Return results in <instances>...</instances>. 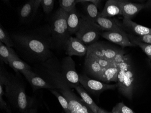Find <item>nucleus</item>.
Instances as JSON below:
<instances>
[{"label": "nucleus", "mask_w": 151, "mask_h": 113, "mask_svg": "<svg viewBox=\"0 0 151 113\" xmlns=\"http://www.w3.org/2000/svg\"><path fill=\"white\" fill-rule=\"evenodd\" d=\"M61 72L66 83L70 88H75L81 85L79 74L76 69V64L71 57L67 56L61 63Z\"/></svg>", "instance_id": "obj_7"}, {"label": "nucleus", "mask_w": 151, "mask_h": 113, "mask_svg": "<svg viewBox=\"0 0 151 113\" xmlns=\"http://www.w3.org/2000/svg\"><path fill=\"white\" fill-rule=\"evenodd\" d=\"M50 91L56 97L60 103L61 107H62L65 113H70L69 112V104L66 98L56 90H50Z\"/></svg>", "instance_id": "obj_24"}, {"label": "nucleus", "mask_w": 151, "mask_h": 113, "mask_svg": "<svg viewBox=\"0 0 151 113\" xmlns=\"http://www.w3.org/2000/svg\"><path fill=\"white\" fill-rule=\"evenodd\" d=\"M101 36L123 48L135 46L130 41L129 35L124 29L116 31L102 32L101 34Z\"/></svg>", "instance_id": "obj_12"}, {"label": "nucleus", "mask_w": 151, "mask_h": 113, "mask_svg": "<svg viewBox=\"0 0 151 113\" xmlns=\"http://www.w3.org/2000/svg\"><path fill=\"white\" fill-rule=\"evenodd\" d=\"M56 90L62 94L68 101L70 113H94L82 99L74 92L72 88L63 87Z\"/></svg>", "instance_id": "obj_6"}, {"label": "nucleus", "mask_w": 151, "mask_h": 113, "mask_svg": "<svg viewBox=\"0 0 151 113\" xmlns=\"http://www.w3.org/2000/svg\"><path fill=\"white\" fill-rule=\"evenodd\" d=\"M129 35V38L130 40L135 45H138L140 47V48L142 49L145 54L148 56L149 59L151 61V45L150 44H145V43H142L132 38L130 35Z\"/></svg>", "instance_id": "obj_27"}, {"label": "nucleus", "mask_w": 151, "mask_h": 113, "mask_svg": "<svg viewBox=\"0 0 151 113\" xmlns=\"http://www.w3.org/2000/svg\"><path fill=\"white\" fill-rule=\"evenodd\" d=\"M95 22L101 27L103 32L116 31L123 29L122 27L118 25L114 20L108 18L102 17L99 16L96 19Z\"/></svg>", "instance_id": "obj_19"}, {"label": "nucleus", "mask_w": 151, "mask_h": 113, "mask_svg": "<svg viewBox=\"0 0 151 113\" xmlns=\"http://www.w3.org/2000/svg\"><path fill=\"white\" fill-rule=\"evenodd\" d=\"M130 36L135 40L142 43L151 45V34L146 35L142 36H134L133 35H130Z\"/></svg>", "instance_id": "obj_30"}, {"label": "nucleus", "mask_w": 151, "mask_h": 113, "mask_svg": "<svg viewBox=\"0 0 151 113\" xmlns=\"http://www.w3.org/2000/svg\"><path fill=\"white\" fill-rule=\"evenodd\" d=\"M8 65L17 73H20L23 71L32 70L31 66L20 59L19 57L10 58L8 62Z\"/></svg>", "instance_id": "obj_22"}, {"label": "nucleus", "mask_w": 151, "mask_h": 113, "mask_svg": "<svg viewBox=\"0 0 151 113\" xmlns=\"http://www.w3.org/2000/svg\"><path fill=\"white\" fill-rule=\"evenodd\" d=\"M119 73L117 85L119 91L123 96L131 100L134 88L135 74L129 56H123L118 63Z\"/></svg>", "instance_id": "obj_4"}, {"label": "nucleus", "mask_w": 151, "mask_h": 113, "mask_svg": "<svg viewBox=\"0 0 151 113\" xmlns=\"http://www.w3.org/2000/svg\"><path fill=\"white\" fill-rule=\"evenodd\" d=\"M60 8L67 13L70 12L76 9L78 0H59Z\"/></svg>", "instance_id": "obj_26"}, {"label": "nucleus", "mask_w": 151, "mask_h": 113, "mask_svg": "<svg viewBox=\"0 0 151 113\" xmlns=\"http://www.w3.org/2000/svg\"><path fill=\"white\" fill-rule=\"evenodd\" d=\"M123 29L130 32L134 36H142L151 34V29L136 23L131 19H123Z\"/></svg>", "instance_id": "obj_16"}, {"label": "nucleus", "mask_w": 151, "mask_h": 113, "mask_svg": "<svg viewBox=\"0 0 151 113\" xmlns=\"http://www.w3.org/2000/svg\"><path fill=\"white\" fill-rule=\"evenodd\" d=\"M145 5V8L150 9L151 10V1H148Z\"/></svg>", "instance_id": "obj_36"}, {"label": "nucleus", "mask_w": 151, "mask_h": 113, "mask_svg": "<svg viewBox=\"0 0 151 113\" xmlns=\"http://www.w3.org/2000/svg\"><path fill=\"white\" fill-rule=\"evenodd\" d=\"M103 32L101 28L86 16H81L78 30L75 33L78 39L87 46L97 42Z\"/></svg>", "instance_id": "obj_5"}, {"label": "nucleus", "mask_w": 151, "mask_h": 113, "mask_svg": "<svg viewBox=\"0 0 151 113\" xmlns=\"http://www.w3.org/2000/svg\"><path fill=\"white\" fill-rule=\"evenodd\" d=\"M87 53L93 54L97 57L104 58L112 62L117 55L125 53L121 49L114 48L101 42H96L95 44L88 46Z\"/></svg>", "instance_id": "obj_8"}, {"label": "nucleus", "mask_w": 151, "mask_h": 113, "mask_svg": "<svg viewBox=\"0 0 151 113\" xmlns=\"http://www.w3.org/2000/svg\"><path fill=\"white\" fill-rule=\"evenodd\" d=\"M13 75L10 74L6 71L4 66L1 65L0 68V84L6 86L11 81Z\"/></svg>", "instance_id": "obj_28"}, {"label": "nucleus", "mask_w": 151, "mask_h": 113, "mask_svg": "<svg viewBox=\"0 0 151 113\" xmlns=\"http://www.w3.org/2000/svg\"><path fill=\"white\" fill-rule=\"evenodd\" d=\"M79 81L81 85L85 90L95 95L101 94L106 90H114L118 87L117 84H106L102 81L91 78L86 74H79Z\"/></svg>", "instance_id": "obj_9"}, {"label": "nucleus", "mask_w": 151, "mask_h": 113, "mask_svg": "<svg viewBox=\"0 0 151 113\" xmlns=\"http://www.w3.org/2000/svg\"><path fill=\"white\" fill-rule=\"evenodd\" d=\"M115 107L118 109L119 113H135L132 109L128 107L123 102L118 103Z\"/></svg>", "instance_id": "obj_31"}, {"label": "nucleus", "mask_w": 151, "mask_h": 113, "mask_svg": "<svg viewBox=\"0 0 151 113\" xmlns=\"http://www.w3.org/2000/svg\"><path fill=\"white\" fill-rule=\"evenodd\" d=\"M88 46L84 44L77 37H70L65 48L66 54L68 56L82 57L87 54Z\"/></svg>", "instance_id": "obj_14"}, {"label": "nucleus", "mask_w": 151, "mask_h": 113, "mask_svg": "<svg viewBox=\"0 0 151 113\" xmlns=\"http://www.w3.org/2000/svg\"><path fill=\"white\" fill-rule=\"evenodd\" d=\"M118 112H119V110H118Z\"/></svg>", "instance_id": "obj_38"}, {"label": "nucleus", "mask_w": 151, "mask_h": 113, "mask_svg": "<svg viewBox=\"0 0 151 113\" xmlns=\"http://www.w3.org/2000/svg\"><path fill=\"white\" fill-rule=\"evenodd\" d=\"M118 2L124 19H131L142 9L145 8V4L132 3L122 0H118Z\"/></svg>", "instance_id": "obj_15"}, {"label": "nucleus", "mask_w": 151, "mask_h": 113, "mask_svg": "<svg viewBox=\"0 0 151 113\" xmlns=\"http://www.w3.org/2000/svg\"><path fill=\"white\" fill-rule=\"evenodd\" d=\"M0 42L9 47H14V43L12 39L11 35L8 34L1 25L0 28Z\"/></svg>", "instance_id": "obj_25"}, {"label": "nucleus", "mask_w": 151, "mask_h": 113, "mask_svg": "<svg viewBox=\"0 0 151 113\" xmlns=\"http://www.w3.org/2000/svg\"><path fill=\"white\" fill-rule=\"evenodd\" d=\"M55 1L54 0H41L40 6L43 8V11L46 14L50 13L54 6Z\"/></svg>", "instance_id": "obj_29"}, {"label": "nucleus", "mask_w": 151, "mask_h": 113, "mask_svg": "<svg viewBox=\"0 0 151 113\" xmlns=\"http://www.w3.org/2000/svg\"><path fill=\"white\" fill-rule=\"evenodd\" d=\"M67 13L59 8L52 17L49 26L54 49H65L71 37L67 23Z\"/></svg>", "instance_id": "obj_3"}, {"label": "nucleus", "mask_w": 151, "mask_h": 113, "mask_svg": "<svg viewBox=\"0 0 151 113\" xmlns=\"http://www.w3.org/2000/svg\"><path fill=\"white\" fill-rule=\"evenodd\" d=\"M62 113H64V112H62Z\"/></svg>", "instance_id": "obj_39"}, {"label": "nucleus", "mask_w": 151, "mask_h": 113, "mask_svg": "<svg viewBox=\"0 0 151 113\" xmlns=\"http://www.w3.org/2000/svg\"><path fill=\"white\" fill-rule=\"evenodd\" d=\"M17 76L13 75L9 84L5 86V96L14 107L21 113H25L33 107L34 100L27 96L24 85Z\"/></svg>", "instance_id": "obj_2"}, {"label": "nucleus", "mask_w": 151, "mask_h": 113, "mask_svg": "<svg viewBox=\"0 0 151 113\" xmlns=\"http://www.w3.org/2000/svg\"><path fill=\"white\" fill-rule=\"evenodd\" d=\"M3 95H0V108L7 113H11V109L3 97Z\"/></svg>", "instance_id": "obj_32"}, {"label": "nucleus", "mask_w": 151, "mask_h": 113, "mask_svg": "<svg viewBox=\"0 0 151 113\" xmlns=\"http://www.w3.org/2000/svg\"><path fill=\"white\" fill-rule=\"evenodd\" d=\"M125 54V53H123L116 56L110 66L102 69L97 79L103 82L114 81L117 83L119 73L118 63Z\"/></svg>", "instance_id": "obj_10"}, {"label": "nucleus", "mask_w": 151, "mask_h": 113, "mask_svg": "<svg viewBox=\"0 0 151 113\" xmlns=\"http://www.w3.org/2000/svg\"><path fill=\"white\" fill-rule=\"evenodd\" d=\"M74 89H75L76 91L78 92V93L82 100L92 110L94 113H97V111L99 107L95 103L93 99L91 98V96L88 94L83 86L81 85H80L76 86Z\"/></svg>", "instance_id": "obj_21"}, {"label": "nucleus", "mask_w": 151, "mask_h": 113, "mask_svg": "<svg viewBox=\"0 0 151 113\" xmlns=\"http://www.w3.org/2000/svg\"><path fill=\"white\" fill-rule=\"evenodd\" d=\"M17 52L26 61L41 63L53 57L49 26L11 34Z\"/></svg>", "instance_id": "obj_1"}, {"label": "nucleus", "mask_w": 151, "mask_h": 113, "mask_svg": "<svg viewBox=\"0 0 151 113\" xmlns=\"http://www.w3.org/2000/svg\"><path fill=\"white\" fill-rule=\"evenodd\" d=\"M19 57L16 51L12 47H9L0 42V59L1 61L8 64L10 58Z\"/></svg>", "instance_id": "obj_23"}, {"label": "nucleus", "mask_w": 151, "mask_h": 113, "mask_svg": "<svg viewBox=\"0 0 151 113\" xmlns=\"http://www.w3.org/2000/svg\"><path fill=\"white\" fill-rule=\"evenodd\" d=\"M122 15L118 0H108L105 4L104 9L100 13V17L109 18L117 15Z\"/></svg>", "instance_id": "obj_17"}, {"label": "nucleus", "mask_w": 151, "mask_h": 113, "mask_svg": "<svg viewBox=\"0 0 151 113\" xmlns=\"http://www.w3.org/2000/svg\"><path fill=\"white\" fill-rule=\"evenodd\" d=\"M20 73L30 84L34 91L41 89L54 90L53 86L45 80L43 77L32 70L23 71Z\"/></svg>", "instance_id": "obj_13"}, {"label": "nucleus", "mask_w": 151, "mask_h": 113, "mask_svg": "<svg viewBox=\"0 0 151 113\" xmlns=\"http://www.w3.org/2000/svg\"><path fill=\"white\" fill-rule=\"evenodd\" d=\"M25 113H38V110L37 108L33 107L29 109L28 111H26Z\"/></svg>", "instance_id": "obj_33"}, {"label": "nucleus", "mask_w": 151, "mask_h": 113, "mask_svg": "<svg viewBox=\"0 0 151 113\" xmlns=\"http://www.w3.org/2000/svg\"><path fill=\"white\" fill-rule=\"evenodd\" d=\"M112 113H119L118 110L116 108V107H114L112 111Z\"/></svg>", "instance_id": "obj_37"}, {"label": "nucleus", "mask_w": 151, "mask_h": 113, "mask_svg": "<svg viewBox=\"0 0 151 113\" xmlns=\"http://www.w3.org/2000/svg\"><path fill=\"white\" fill-rule=\"evenodd\" d=\"M78 3H81L83 5L84 8L86 13V17L93 22L100 16V13L98 12V7L89 1V0H78Z\"/></svg>", "instance_id": "obj_20"}, {"label": "nucleus", "mask_w": 151, "mask_h": 113, "mask_svg": "<svg viewBox=\"0 0 151 113\" xmlns=\"http://www.w3.org/2000/svg\"><path fill=\"white\" fill-rule=\"evenodd\" d=\"M81 16L76 9L70 12L67 13V23L68 29L70 35H73L78 30L81 24Z\"/></svg>", "instance_id": "obj_18"}, {"label": "nucleus", "mask_w": 151, "mask_h": 113, "mask_svg": "<svg viewBox=\"0 0 151 113\" xmlns=\"http://www.w3.org/2000/svg\"><path fill=\"white\" fill-rule=\"evenodd\" d=\"M97 113H112L111 112H108L105 109H103L99 107L97 111Z\"/></svg>", "instance_id": "obj_35"}, {"label": "nucleus", "mask_w": 151, "mask_h": 113, "mask_svg": "<svg viewBox=\"0 0 151 113\" xmlns=\"http://www.w3.org/2000/svg\"><path fill=\"white\" fill-rule=\"evenodd\" d=\"M89 1L96 5L97 7L99 6L101 1H99V0H89Z\"/></svg>", "instance_id": "obj_34"}, {"label": "nucleus", "mask_w": 151, "mask_h": 113, "mask_svg": "<svg viewBox=\"0 0 151 113\" xmlns=\"http://www.w3.org/2000/svg\"><path fill=\"white\" fill-rule=\"evenodd\" d=\"M41 0H29L19 9V16L22 23H26L33 19L40 6Z\"/></svg>", "instance_id": "obj_11"}]
</instances>
